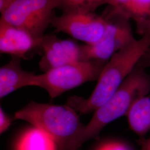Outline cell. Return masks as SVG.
<instances>
[{"mask_svg":"<svg viewBox=\"0 0 150 150\" xmlns=\"http://www.w3.org/2000/svg\"><path fill=\"white\" fill-rule=\"evenodd\" d=\"M150 48V32L113 55L104 66L90 96L87 98L71 97L67 105L82 113L95 111L118 90Z\"/></svg>","mask_w":150,"mask_h":150,"instance_id":"cell-1","label":"cell"},{"mask_svg":"<svg viewBox=\"0 0 150 150\" xmlns=\"http://www.w3.org/2000/svg\"><path fill=\"white\" fill-rule=\"evenodd\" d=\"M145 70L136 66L112 96L94 111L90 121L83 126L76 139L75 150L96 138L108 123L126 116L135 102L150 93V75Z\"/></svg>","mask_w":150,"mask_h":150,"instance_id":"cell-2","label":"cell"},{"mask_svg":"<svg viewBox=\"0 0 150 150\" xmlns=\"http://www.w3.org/2000/svg\"><path fill=\"white\" fill-rule=\"evenodd\" d=\"M15 120L31 123L49 134L60 150H75V142L83 125L72 107L30 102L15 113Z\"/></svg>","mask_w":150,"mask_h":150,"instance_id":"cell-3","label":"cell"},{"mask_svg":"<svg viewBox=\"0 0 150 150\" xmlns=\"http://www.w3.org/2000/svg\"><path fill=\"white\" fill-rule=\"evenodd\" d=\"M101 15L107 22L105 32L96 43L83 45L85 61L107 62L116 52L136 40L130 25L131 20L121 10L108 5Z\"/></svg>","mask_w":150,"mask_h":150,"instance_id":"cell-4","label":"cell"},{"mask_svg":"<svg viewBox=\"0 0 150 150\" xmlns=\"http://www.w3.org/2000/svg\"><path fill=\"white\" fill-rule=\"evenodd\" d=\"M107 63L88 61L66 64L35 75L30 86L42 88L54 98L86 82L98 80Z\"/></svg>","mask_w":150,"mask_h":150,"instance_id":"cell-5","label":"cell"},{"mask_svg":"<svg viewBox=\"0 0 150 150\" xmlns=\"http://www.w3.org/2000/svg\"><path fill=\"white\" fill-rule=\"evenodd\" d=\"M59 0H13L0 20L30 32L35 37L43 38L51 25L54 9L58 8Z\"/></svg>","mask_w":150,"mask_h":150,"instance_id":"cell-6","label":"cell"},{"mask_svg":"<svg viewBox=\"0 0 150 150\" xmlns=\"http://www.w3.org/2000/svg\"><path fill=\"white\" fill-rule=\"evenodd\" d=\"M56 32L67 33L87 45L98 42L105 32L107 22L102 15L95 12L72 11L54 15L51 25Z\"/></svg>","mask_w":150,"mask_h":150,"instance_id":"cell-7","label":"cell"},{"mask_svg":"<svg viewBox=\"0 0 150 150\" xmlns=\"http://www.w3.org/2000/svg\"><path fill=\"white\" fill-rule=\"evenodd\" d=\"M42 49L43 54L38 64L43 73L66 64L85 61L83 45L54 35L43 36Z\"/></svg>","mask_w":150,"mask_h":150,"instance_id":"cell-8","label":"cell"},{"mask_svg":"<svg viewBox=\"0 0 150 150\" xmlns=\"http://www.w3.org/2000/svg\"><path fill=\"white\" fill-rule=\"evenodd\" d=\"M42 38L0 20V51L22 59L38 48H42Z\"/></svg>","mask_w":150,"mask_h":150,"instance_id":"cell-9","label":"cell"},{"mask_svg":"<svg viewBox=\"0 0 150 150\" xmlns=\"http://www.w3.org/2000/svg\"><path fill=\"white\" fill-rule=\"evenodd\" d=\"M21 59L12 56V59L0 69V97L2 98L11 92L25 86H30L35 74L23 70Z\"/></svg>","mask_w":150,"mask_h":150,"instance_id":"cell-10","label":"cell"},{"mask_svg":"<svg viewBox=\"0 0 150 150\" xmlns=\"http://www.w3.org/2000/svg\"><path fill=\"white\" fill-rule=\"evenodd\" d=\"M108 5L124 12L134 21L136 31L141 36L150 32V0H110Z\"/></svg>","mask_w":150,"mask_h":150,"instance_id":"cell-11","label":"cell"},{"mask_svg":"<svg viewBox=\"0 0 150 150\" xmlns=\"http://www.w3.org/2000/svg\"><path fill=\"white\" fill-rule=\"evenodd\" d=\"M131 129L139 137L145 139L150 131V94L142 97L130 108L126 115Z\"/></svg>","mask_w":150,"mask_h":150,"instance_id":"cell-12","label":"cell"},{"mask_svg":"<svg viewBox=\"0 0 150 150\" xmlns=\"http://www.w3.org/2000/svg\"><path fill=\"white\" fill-rule=\"evenodd\" d=\"M57 146L49 134L33 127L22 134L17 144L16 150H56Z\"/></svg>","mask_w":150,"mask_h":150,"instance_id":"cell-13","label":"cell"},{"mask_svg":"<svg viewBox=\"0 0 150 150\" xmlns=\"http://www.w3.org/2000/svg\"><path fill=\"white\" fill-rule=\"evenodd\" d=\"M110 0H59L58 9L62 12L83 11L95 12L103 5H108Z\"/></svg>","mask_w":150,"mask_h":150,"instance_id":"cell-14","label":"cell"},{"mask_svg":"<svg viewBox=\"0 0 150 150\" xmlns=\"http://www.w3.org/2000/svg\"><path fill=\"white\" fill-rule=\"evenodd\" d=\"M96 150H132L127 144L119 141H109L103 142Z\"/></svg>","mask_w":150,"mask_h":150,"instance_id":"cell-15","label":"cell"},{"mask_svg":"<svg viewBox=\"0 0 150 150\" xmlns=\"http://www.w3.org/2000/svg\"><path fill=\"white\" fill-rule=\"evenodd\" d=\"M11 120L6 115L2 108H0V132L5 131L11 125Z\"/></svg>","mask_w":150,"mask_h":150,"instance_id":"cell-16","label":"cell"},{"mask_svg":"<svg viewBox=\"0 0 150 150\" xmlns=\"http://www.w3.org/2000/svg\"><path fill=\"white\" fill-rule=\"evenodd\" d=\"M137 66L145 69L150 67V48H149L146 52L144 55L139 60Z\"/></svg>","mask_w":150,"mask_h":150,"instance_id":"cell-17","label":"cell"},{"mask_svg":"<svg viewBox=\"0 0 150 150\" xmlns=\"http://www.w3.org/2000/svg\"><path fill=\"white\" fill-rule=\"evenodd\" d=\"M12 1L13 0H0V13L5 11Z\"/></svg>","mask_w":150,"mask_h":150,"instance_id":"cell-18","label":"cell"},{"mask_svg":"<svg viewBox=\"0 0 150 150\" xmlns=\"http://www.w3.org/2000/svg\"><path fill=\"white\" fill-rule=\"evenodd\" d=\"M141 145L140 150H150V137L147 139L139 140Z\"/></svg>","mask_w":150,"mask_h":150,"instance_id":"cell-19","label":"cell"}]
</instances>
